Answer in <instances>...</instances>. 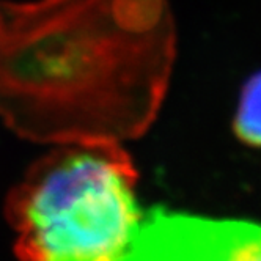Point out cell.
<instances>
[{
  "instance_id": "obj_3",
  "label": "cell",
  "mask_w": 261,
  "mask_h": 261,
  "mask_svg": "<svg viewBox=\"0 0 261 261\" xmlns=\"http://www.w3.org/2000/svg\"><path fill=\"white\" fill-rule=\"evenodd\" d=\"M121 261H261V225L153 208Z\"/></svg>"
},
{
  "instance_id": "obj_4",
  "label": "cell",
  "mask_w": 261,
  "mask_h": 261,
  "mask_svg": "<svg viewBox=\"0 0 261 261\" xmlns=\"http://www.w3.org/2000/svg\"><path fill=\"white\" fill-rule=\"evenodd\" d=\"M233 126L242 143L261 146V72L242 88Z\"/></svg>"
},
{
  "instance_id": "obj_2",
  "label": "cell",
  "mask_w": 261,
  "mask_h": 261,
  "mask_svg": "<svg viewBox=\"0 0 261 261\" xmlns=\"http://www.w3.org/2000/svg\"><path fill=\"white\" fill-rule=\"evenodd\" d=\"M120 143L59 145L7 198L17 261H121L143 220Z\"/></svg>"
},
{
  "instance_id": "obj_1",
  "label": "cell",
  "mask_w": 261,
  "mask_h": 261,
  "mask_svg": "<svg viewBox=\"0 0 261 261\" xmlns=\"http://www.w3.org/2000/svg\"><path fill=\"white\" fill-rule=\"evenodd\" d=\"M175 52L167 0H0V120L55 146L136 139Z\"/></svg>"
}]
</instances>
